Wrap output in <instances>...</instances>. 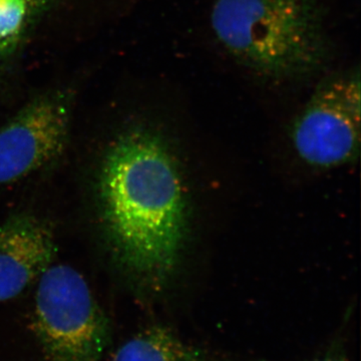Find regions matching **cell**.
Instances as JSON below:
<instances>
[{
  "mask_svg": "<svg viewBox=\"0 0 361 361\" xmlns=\"http://www.w3.org/2000/svg\"><path fill=\"white\" fill-rule=\"evenodd\" d=\"M360 70L334 73L316 87L292 128L296 153L308 165H343L357 153L360 137Z\"/></svg>",
  "mask_w": 361,
  "mask_h": 361,
  "instance_id": "4",
  "label": "cell"
},
{
  "mask_svg": "<svg viewBox=\"0 0 361 361\" xmlns=\"http://www.w3.org/2000/svg\"><path fill=\"white\" fill-rule=\"evenodd\" d=\"M35 291L32 331L45 361H102L111 329L78 271L51 264Z\"/></svg>",
  "mask_w": 361,
  "mask_h": 361,
  "instance_id": "3",
  "label": "cell"
},
{
  "mask_svg": "<svg viewBox=\"0 0 361 361\" xmlns=\"http://www.w3.org/2000/svg\"><path fill=\"white\" fill-rule=\"evenodd\" d=\"M97 205L116 262L154 287L174 269L185 237L186 199L165 142L135 127L111 142L97 176Z\"/></svg>",
  "mask_w": 361,
  "mask_h": 361,
  "instance_id": "1",
  "label": "cell"
},
{
  "mask_svg": "<svg viewBox=\"0 0 361 361\" xmlns=\"http://www.w3.org/2000/svg\"><path fill=\"white\" fill-rule=\"evenodd\" d=\"M73 94L52 90L28 102L0 128V185L25 179L63 154Z\"/></svg>",
  "mask_w": 361,
  "mask_h": 361,
  "instance_id": "5",
  "label": "cell"
},
{
  "mask_svg": "<svg viewBox=\"0 0 361 361\" xmlns=\"http://www.w3.org/2000/svg\"><path fill=\"white\" fill-rule=\"evenodd\" d=\"M56 0H0V59L13 54Z\"/></svg>",
  "mask_w": 361,
  "mask_h": 361,
  "instance_id": "8",
  "label": "cell"
},
{
  "mask_svg": "<svg viewBox=\"0 0 361 361\" xmlns=\"http://www.w3.org/2000/svg\"><path fill=\"white\" fill-rule=\"evenodd\" d=\"M113 361H216L208 350L180 338L165 325L147 327L116 349Z\"/></svg>",
  "mask_w": 361,
  "mask_h": 361,
  "instance_id": "7",
  "label": "cell"
},
{
  "mask_svg": "<svg viewBox=\"0 0 361 361\" xmlns=\"http://www.w3.org/2000/svg\"><path fill=\"white\" fill-rule=\"evenodd\" d=\"M211 26L226 51L269 80L310 77L329 58L313 0H216Z\"/></svg>",
  "mask_w": 361,
  "mask_h": 361,
  "instance_id": "2",
  "label": "cell"
},
{
  "mask_svg": "<svg viewBox=\"0 0 361 361\" xmlns=\"http://www.w3.org/2000/svg\"><path fill=\"white\" fill-rule=\"evenodd\" d=\"M56 241L44 221L18 214L0 226V302L23 294L52 264Z\"/></svg>",
  "mask_w": 361,
  "mask_h": 361,
  "instance_id": "6",
  "label": "cell"
},
{
  "mask_svg": "<svg viewBox=\"0 0 361 361\" xmlns=\"http://www.w3.org/2000/svg\"><path fill=\"white\" fill-rule=\"evenodd\" d=\"M310 361H348L343 338L336 337Z\"/></svg>",
  "mask_w": 361,
  "mask_h": 361,
  "instance_id": "9",
  "label": "cell"
}]
</instances>
